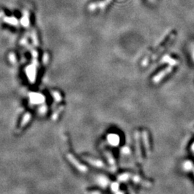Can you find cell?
<instances>
[{
    "label": "cell",
    "instance_id": "6da1fadb",
    "mask_svg": "<svg viewBox=\"0 0 194 194\" xmlns=\"http://www.w3.org/2000/svg\"><path fill=\"white\" fill-rule=\"evenodd\" d=\"M173 66L174 65H170L169 64V66H168V68L164 69L163 71H160V72L158 75L155 76L154 77V78H153V82H155V83H158V82L160 81V80H162V79L165 76L168 75V74H170V73L172 71Z\"/></svg>",
    "mask_w": 194,
    "mask_h": 194
},
{
    "label": "cell",
    "instance_id": "7a4b0ae2",
    "mask_svg": "<svg viewBox=\"0 0 194 194\" xmlns=\"http://www.w3.org/2000/svg\"><path fill=\"white\" fill-rule=\"evenodd\" d=\"M135 140H136V151H137V155L139 161L142 162V154L141 150H140V137H139L138 133H136L135 135Z\"/></svg>",
    "mask_w": 194,
    "mask_h": 194
},
{
    "label": "cell",
    "instance_id": "3957f363",
    "mask_svg": "<svg viewBox=\"0 0 194 194\" xmlns=\"http://www.w3.org/2000/svg\"><path fill=\"white\" fill-rule=\"evenodd\" d=\"M143 141H144V147L147 150V153H150V142H149L148 139V135H147V132H143Z\"/></svg>",
    "mask_w": 194,
    "mask_h": 194
},
{
    "label": "cell",
    "instance_id": "277c9868",
    "mask_svg": "<svg viewBox=\"0 0 194 194\" xmlns=\"http://www.w3.org/2000/svg\"><path fill=\"white\" fill-rule=\"evenodd\" d=\"M133 180L135 182H136V183H140V184H142V186H150L152 185L151 183H149V182L144 181V180H142V179L140 178V177H138V176H134Z\"/></svg>",
    "mask_w": 194,
    "mask_h": 194
},
{
    "label": "cell",
    "instance_id": "5b68a950",
    "mask_svg": "<svg viewBox=\"0 0 194 194\" xmlns=\"http://www.w3.org/2000/svg\"><path fill=\"white\" fill-rule=\"evenodd\" d=\"M128 178H129V175L125 174V175H123L120 176V177H119V180L124 181V180H126L127 179H128Z\"/></svg>",
    "mask_w": 194,
    "mask_h": 194
}]
</instances>
